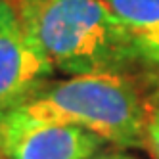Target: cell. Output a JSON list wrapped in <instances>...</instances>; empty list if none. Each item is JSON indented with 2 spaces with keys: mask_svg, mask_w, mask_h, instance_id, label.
<instances>
[{
  "mask_svg": "<svg viewBox=\"0 0 159 159\" xmlns=\"http://www.w3.org/2000/svg\"><path fill=\"white\" fill-rule=\"evenodd\" d=\"M27 39L56 69L121 73L138 63L130 37L104 0H14Z\"/></svg>",
  "mask_w": 159,
  "mask_h": 159,
  "instance_id": "6da1fadb",
  "label": "cell"
},
{
  "mask_svg": "<svg viewBox=\"0 0 159 159\" xmlns=\"http://www.w3.org/2000/svg\"><path fill=\"white\" fill-rule=\"evenodd\" d=\"M54 65L33 44L14 0H0V115L23 104L46 84Z\"/></svg>",
  "mask_w": 159,
  "mask_h": 159,
  "instance_id": "3957f363",
  "label": "cell"
},
{
  "mask_svg": "<svg viewBox=\"0 0 159 159\" xmlns=\"http://www.w3.org/2000/svg\"><path fill=\"white\" fill-rule=\"evenodd\" d=\"M2 115L81 127L125 148L144 146L146 106L121 73L75 75L44 84L29 100Z\"/></svg>",
  "mask_w": 159,
  "mask_h": 159,
  "instance_id": "7a4b0ae2",
  "label": "cell"
},
{
  "mask_svg": "<svg viewBox=\"0 0 159 159\" xmlns=\"http://www.w3.org/2000/svg\"><path fill=\"white\" fill-rule=\"evenodd\" d=\"M104 138L81 127L0 115V153L4 159H88Z\"/></svg>",
  "mask_w": 159,
  "mask_h": 159,
  "instance_id": "277c9868",
  "label": "cell"
},
{
  "mask_svg": "<svg viewBox=\"0 0 159 159\" xmlns=\"http://www.w3.org/2000/svg\"><path fill=\"white\" fill-rule=\"evenodd\" d=\"M102 159H132V157H125V155H113V157H102Z\"/></svg>",
  "mask_w": 159,
  "mask_h": 159,
  "instance_id": "52a82bcc",
  "label": "cell"
},
{
  "mask_svg": "<svg viewBox=\"0 0 159 159\" xmlns=\"http://www.w3.org/2000/svg\"><path fill=\"white\" fill-rule=\"evenodd\" d=\"M0 159H4V157H2V153H0Z\"/></svg>",
  "mask_w": 159,
  "mask_h": 159,
  "instance_id": "ba28073f",
  "label": "cell"
},
{
  "mask_svg": "<svg viewBox=\"0 0 159 159\" xmlns=\"http://www.w3.org/2000/svg\"><path fill=\"white\" fill-rule=\"evenodd\" d=\"M127 29L140 63L159 67V0H104Z\"/></svg>",
  "mask_w": 159,
  "mask_h": 159,
  "instance_id": "5b68a950",
  "label": "cell"
},
{
  "mask_svg": "<svg viewBox=\"0 0 159 159\" xmlns=\"http://www.w3.org/2000/svg\"><path fill=\"white\" fill-rule=\"evenodd\" d=\"M144 146L159 159V102L146 106V125H144Z\"/></svg>",
  "mask_w": 159,
  "mask_h": 159,
  "instance_id": "8992f818",
  "label": "cell"
}]
</instances>
